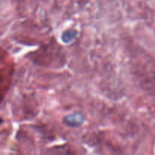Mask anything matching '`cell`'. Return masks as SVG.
Masks as SVG:
<instances>
[{"label":"cell","instance_id":"cell-2","mask_svg":"<svg viewBox=\"0 0 155 155\" xmlns=\"http://www.w3.org/2000/svg\"><path fill=\"white\" fill-rule=\"evenodd\" d=\"M77 36V31L75 30H68L61 35V40L64 43H70L76 39Z\"/></svg>","mask_w":155,"mask_h":155},{"label":"cell","instance_id":"cell-1","mask_svg":"<svg viewBox=\"0 0 155 155\" xmlns=\"http://www.w3.org/2000/svg\"><path fill=\"white\" fill-rule=\"evenodd\" d=\"M62 121H63L64 124L68 127L77 128V127H81L84 124L85 117L82 114L75 112V113L65 115L63 117Z\"/></svg>","mask_w":155,"mask_h":155},{"label":"cell","instance_id":"cell-3","mask_svg":"<svg viewBox=\"0 0 155 155\" xmlns=\"http://www.w3.org/2000/svg\"><path fill=\"white\" fill-rule=\"evenodd\" d=\"M2 122H3L2 119V118L0 117V125H1V124H2Z\"/></svg>","mask_w":155,"mask_h":155}]
</instances>
